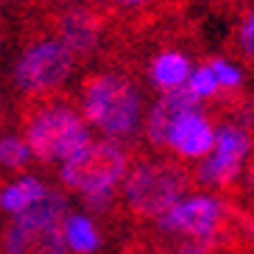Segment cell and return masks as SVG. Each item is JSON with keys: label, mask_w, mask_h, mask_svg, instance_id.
<instances>
[{"label": "cell", "mask_w": 254, "mask_h": 254, "mask_svg": "<svg viewBox=\"0 0 254 254\" xmlns=\"http://www.w3.org/2000/svg\"><path fill=\"white\" fill-rule=\"evenodd\" d=\"M190 187H193V171L182 159H131L126 176H123V187H120V209L134 224L157 221L176 201H182V195Z\"/></svg>", "instance_id": "obj_1"}, {"label": "cell", "mask_w": 254, "mask_h": 254, "mask_svg": "<svg viewBox=\"0 0 254 254\" xmlns=\"http://www.w3.org/2000/svg\"><path fill=\"white\" fill-rule=\"evenodd\" d=\"M20 123L31 157L42 165L64 162L90 142V131L78 109L56 101V92L25 98L20 106Z\"/></svg>", "instance_id": "obj_2"}, {"label": "cell", "mask_w": 254, "mask_h": 254, "mask_svg": "<svg viewBox=\"0 0 254 254\" xmlns=\"http://www.w3.org/2000/svg\"><path fill=\"white\" fill-rule=\"evenodd\" d=\"M81 115L109 140H131L142 123V92L128 73H92L81 81Z\"/></svg>", "instance_id": "obj_3"}, {"label": "cell", "mask_w": 254, "mask_h": 254, "mask_svg": "<svg viewBox=\"0 0 254 254\" xmlns=\"http://www.w3.org/2000/svg\"><path fill=\"white\" fill-rule=\"evenodd\" d=\"M134 151L126 148L118 140H101V142H87L78 154L64 159L59 171L62 185L73 193L90 195L101 190H115L120 179L126 176L131 165Z\"/></svg>", "instance_id": "obj_4"}, {"label": "cell", "mask_w": 254, "mask_h": 254, "mask_svg": "<svg viewBox=\"0 0 254 254\" xmlns=\"http://www.w3.org/2000/svg\"><path fill=\"white\" fill-rule=\"evenodd\" d=\"M75 59L56 37L39 34L34 42L25 45L14 64V84L25 98L53 95L70 78Z\"/></svg>", "instance_id": "obj_5"}, {"label": "cell", "mask_w": 254, "mask_h": 254, "mask_svg": "<svg viewBox=\"0 0 254 254\" xmlns=\"http://www.w3.org/2000/svg\"><path fill=\"white\" fill-rule=\"evenodd\" d=\"M249 154H252V128L224 120L215 128V142L207 154V162L193 171V187L235 195L240 190V168Z\"/></svg>", "instance_id": "obj_6"}, {"label": "cell", "mask_w": 254, "mask_h": 254, "mask_svg": "<svg viewBox=\"0 0 254 254\" xmlns=\"http://www.w3.org/2000/svg\"><path fill=\"white\" fill-rule=\"evenodd\" d=\"M45 23L48 25L42 28L59 39L75 62H87L101 51V39H104L106 25L112 23V17L106 14L101 3H87V6H67L51 11Z\"/></svg>", "instance_id": "obj_7"}, {"label": "cell", "mask_w": 254, "mask_h": 254, "mask_svg": "<svg viewBox=\"0 0 254 254\" xmlns=\"http://www.w3.org/2000/svg\"><path fill=\"white\" fill-rule=\"evenodd\" d=\"M224 212V198L218 195H190L176 201L168 212L157 218V229L165 235L190 240H204L218 226Z\"/></svg>", "instance_id": "obj_8"}, {"label": "cell", "mask_w": 254, "mask_h": 254, "mask_svg": "<svg viewBox=\"0 0 254 254\" xmlns=\"http://www.w3.org/2000/svg\"><path fill=\"white\" fill-rule=\"evenodd\" d=\"M201 243L204 254H254V215L224 198L221 221Z\"/></svg>", "instance_id": "obj_9"}, {"label": "cell", "mask_w": 254, "mask_h": 254, "mask_svg": "<svg viewBox=\"0 0 254 254\" xmlns=\"http://www.w3.org/2000/svg\"><path fill=\"white\" fill-rule=\"evenodd\" d=\"M201 109V101L187 90V87H179V90H168L162 92L154 109L148 115V123H145V137H148L151 148L157 151H168V137H171L173 123L187 112H198Z\"/></svg>", "instance_id": "obj_10"}, {"label": "cell", "mask_w": 254, "mask_h": 254, "mask_svg": "<svg viewBox=\"0 0 254 254\" xmlns=\"http://www.w3.org/2000/svg\"><path fill=\"white\" fill-rule=\"evenodd\" d=\"M64 224L14 221L3 232V254H64Z\"/></svg>", "instance_id": "obj_11"}, {"label": "cell", "mask_w": 254, "mask_h": 254, "mask_svg": "<svg viewBox=\"0 0 254 254\" xmlns=\"http://www.w3.org/2000/svg\"><path fill=\"white\" fill-rule=\"evenodd\" d=\"M212 142H215V126L198 109V112L182 115L173 123L171 137H168V151L185 159H201L212 151Z\"/></svg>", "instance_id": "obj_12"}, {"label": "cell", "mask_w": 254, "mask_h": 254, "mask_svg": "<svg viewBox=\"0 0 254 254\" xmlns=\"http://www.w3.org/2000/svg\"><path fill=\"white\" fill-rule=\"evenodd\" d=\"M187 3L190 0H104L101 6L106 8V14L112 17V25H118V28H123V25L145 28L151 23L179 14Z\"/></svg>", "instance_id": "obj_13"}, {"label": "cell", "mask_w": 254, "mask_h": 254, "mask_svg": "<svg viewBox=\"0 0 254 254\" xmlns=\"http://www.w3.org/2000/svg\"><path fill=\"white\" fill-rule=\"evenodd\" d=\"M190 78V59L182 51H162L151 62V81L157 84L162 92L179 90L182 84Z\"/></svg>", "instance_id": "obj_14"}, {"label": "cell", "mask_w": 254, "mask_h": 254, "mask_svg": "<svg viewBox=\"0 0 254 254\" xmlns=\"http://www.w3.org/2000/svg\"><path fill=\"white\" fill-rule=\"evenodd\" d=\"M64 218H67L64 193L45 190L31 207H25L20 215H14V221H23V224H64Z\"/></svg>", "instance_id": "obj_15"}, {"label": "cell", "mask_w": 254, "mask_h": 254, "mask_svg": "<svg viewBox=\"0 0 254 254\" xmlns=\"http://www.w3.org/2000/svg\"><path fill=\"white\" fill-rule=\"evenodd\" d=\"M45 190L48 187L39 179H34V176L17 179V182H11V185H3L0 187V209H6L11 215H20V212H23L25 207H31Z\"/></svg>", "instance_id": "obj_16"}, {"label": "cell", "mask_w": 254, "mask_h": 254, "mask_svg": "<svg viewBox=\"0 0 254 254\" xmlns=\"http://www.w3.org/2000/svg\"><path fill=\"white\" fill-rule=\"evenodd\" d=\"M64 246L75 254H92L101 249V232L87 215L64 218Z\"/></svg>", "instance_id": "obj_17"}, {"label": "cell", "mask_w": 254, "mask_h": 254, "mask_svg": "<svg viewBox=\"0 0 254 254\" xmlns=\"http://www.w3.org/2000/svg\"><path fill=\"white\" fill-rule=\"evenodd\" d=\"M123 254H171L168 252V238L159 229L137 232L123 243Z\"/></svg>", "instance_id": "obj_18"}, {"label": "cell", "mask_w": 254, "mask_h": 254, "mask_svg": "<svg viewBox=\"0 0 254 254\" xmlns=\"http://www.w3.org/2000/svg\"><path fill=\"white\" fill-rule=\"evenodd\" d=\"M31 162V151L20 137H3L0 140V168L3 171H23Z\"/></svg>", "instance_id": "obj_19"}, {"label": "cell", "mask_w": 254, "mask_h": 254, "mask_svg": "<svg viewBox=\"0 0 254 254\" xmlns=\"http://www.w3.org/2000/svg\"><path fill=\"white\" fill-rule=\"evenodd\" d=\"M238 56L246 62L249 67H254V3L243 11L238 25Z\"/></svg>", "instance_id": "obj_20"}, {"label": "cell", "mask_w": 254, "mask_h": 254, "mask_svg": "<svg viewBox=\"0 0 254 254\" xmlns=\"http://www.w3.org/2000/svg\"><path fill=\"white\" fill-rule=\"evenodd\" d=\"M187 90L193 92L198 101H201V98H215L218 92H221V87H218V81H215V73L209 70L207 62H204L198 70L190 73V84H187Z\"/></svg>", "instance_id": "obj_21"}, {"label": "cell", "mask_w": 254, "mask_h": 254, "mask_svg": "<svg viewBox=\"0 0 254 254\" xmlns=\"http://www.w3.org/2000/svg\"><path fill=\"white\" fill-rule=\"evenodd\" d=\"M209 70L215 73V81L221 90L232 92V90H240V81H243V75H240V67L238 64H232L226 59H209L207 62Z\"/></svg>", "instance_id": "obj_22"}, {"label": "cell", "mask_w": 254, "mask_h": 254, "mask_svg": "<svg viewBox=\"0 0 254 254\" xmlns=\"http://www.w3.org/2000/svg\"><path fill=\"white\" fill-rule=\"evenodd\" d=\"M243 193L249 195V201L254 204V154L246 162V179H243Z\"/></svg>", "instance_id": "obj_23"}, {"label": "cell", "mask_w": 254, "mask_h": 254, "mask_svg": "<svg viewBox=\"0 0 254 254\" xmlns=\"http://www.w3.org/2000/svg\"><path fill=\"white\" fill-rule=\"evenodd\" d=\"M218 8H226V11H246L254 0H212Z\"/></svg>", "instance_id": "obj_24"}, {"label": "cell", "mask_w": 254, "mask_h": 254, "mask_svg": "<svg viewBox=\"0 0 254 254\" xmlns=\"http://www.w3.org/2000/svg\"><path fill=\"white\" fill-rule=\"evenodd\" d=\"M37 3H42V6H56V3H70V0H37Z\"/></svg>", "instance_id": "obj_25"}]
</instances>
